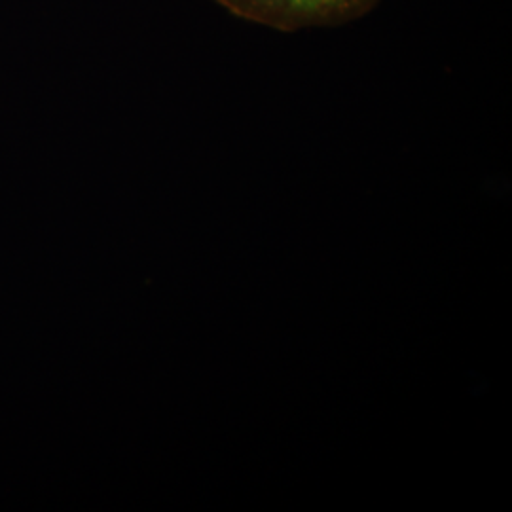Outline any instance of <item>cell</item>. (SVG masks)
Segmentation results:
<instances>
[{
	"label": "cell",
	"mask_w": 512,
	"mask_h": 512,
	"mask_svg": "<svg viewBox=\"0 0 512 512\" xmlns=\"http://www.w3.org/2000/svg\"><path fill=\"white\" fill-rule=\"evenodd\" d=\"M236 18L294 33L361 18L378 0H215Z\"/></svg>",
	"instance_id": "cell-1"
}]
</instances>
